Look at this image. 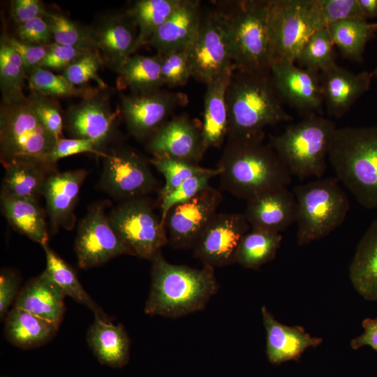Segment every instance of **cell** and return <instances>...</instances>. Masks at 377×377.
Wrapping results in <instances>:
<instances>
[{"label":"cell","instance_id":"1","mask_svg":"<svg viewBox=\"0 0 377 377\" xmlns=\"http://www.w3.org/2000/svg\"><path fill=\"white\" fill-rule=\"evenodd\" d=\"M264 138L265 134L228 138L217 166L223 190L248 200L290 184L292 175Z\"/></svg>","mask_w":377,"mask_h":377},{"label":"cell","instance_id":"2","mask_svg":"<svg viewBox=\"0 0 377 377\" xmlns=\"http://www.w3.org/2000/svg\"><path fill=\"white\" fill-rule=\"evenodd\" d=\"M151 287L144 311L177 318L203 310L218 292L214 268L195 269L168 262L161 251L151 260Z\"/></svg>","mask_w":377,"mask_h":377},{"label":"cell","instance_id":"3","mask_svg":"<svg viewBox=\"0 0 377 377\" xmlns=\"http://www.w3.org/2000/svg\"><path fill=\"white\" fill-rule=\"evenodd\" d=\"M270 71L235 69L226 94L228 138L264 135V129L292 117L283 108Z\"/></svg>","mask_w":377,"mask_h":377},{"label":"cell","instance_id":"4","mask_svg":"<svg viewBox=\"0 0 377 377\" xmlns=\"http://www.w3.org/2000/svg\"><path fill=\"white\" fill-rule=\"evenodd\" d=\"M328 158L336 177L356 200L377 209V126L337 127Z\"/></svg>","mask_w":377,"mask_h":377},{"label":"cell","instance_id":"5","mask_svg":"<svg viewBox=\"0 0 377 377\" xmlns=\"http://www.w3.org/2000/svg\"><path fill=\"white\" fill-rule=\"evenodd\" d=\"M272 0L216 3L228 30L235 69L270 71L269 17Z\"/></svg>","mask_w":377,"mask_h":377},{"label":"cell","instance_id":"6","mask_svg":"<svg viewBox=\"0 0 377 377\" xmlns=\"http://www.w3.org/2000/svg\"><path fill=\"white\" fill-rule=\"evenodd\" d=\"M337 128L333 121L323 115L309 114L288 125L281 133L271 136L269 144L292 177L300 180L321 178Z\"/></svg>","mask_w":377,"mask_h":377},{"label":"cell","instance_id":"7","mask_svg":"<svg viewBox=\"0 0 377 377\" xmlns=\"http://www.w3.org/2000/svg\"><path fill=\"white\" fill-rule=\"evenodd\" d=\"M297 243L309 244L329 235L343 222L350 209L337 177L320 178L295 186Z\"/></svg>","mask_w":377,"mask_h":377},{"label":"cell","instance_id":"8","mask_svg":"<svg viewBox=\"0 0 377 377\" xmlns=\"http://www.w3.org/2000/svg\"><path fill=\"white\" fill-rule=\"evenodd\" d=\"M57 141L38 117L28 96L2 101L0 150L3 165L16 161L49 164L47 158Z\"/></svg>","mask_w":377,"mask_h":377},{"label":"cell","instance_id":"9","mask_svg":"<svg viewBox=\"0 0 377 377\" xmlns=\"http://www.w3.org/2000/svg\"><path fill=\"white\" fill-rule=\"evenodd\" d=\"M323 27L316 0H272L270 66L295 63L308 38Z\"/></svg>","mask_w":377,"mask_h":377},{"label":"cell","instance_id":"10","mask_svg":"<svg viewBox=\"0 0 377 377\" xmlns=\"http://www.w3.org/2000/svg\"><path fill=\"white\" fill-rule=\"evenodd\" d=\"M108 218L133 256L151 260L168 244L165 227L145 196L123 201Z\"/></svg>","mask_w":377,"mask_h":377},{"label":"cell","instance_id":"11","mask_svg":"<svg viewBox=\"0 0 377 377\" xmlns=\"http://www.w3.org/2000/svg\"><path fill=\"white\" fill-rule=\"evenodd\" d=\"M192 77L205 84L235 70L228 30L215 8L202 11L197 36L188 48Z\"/></svg>","mask_w":377,"mask_h":377},{"label":"cell","instance_id":"12","mask_svg":"<svg viewBox=\"0 0 377 377\" xmlns=\"http://www.w3.org/2000/svg\"><path fill=\"white\" fill-rule=\"evenodd\" d=\"M75 251L82 269L101 265L121 255L133 256L112 228L103 203L91 205L80 222Z\"/></svg>","mask_w":377,"mask_h":377},{"label":"cell","instance_id":"13","mask_svg":"<svg viewBox=\"0 0 377 377\" xmlns=\"http://www.w3.org/2000/svg\"><path fill=\"white\" fill-rule=\"evenodd\" d=\"M157 184L147 161L133 151L120 149L104 156L100 186L111 196L123 201L144 197Z\"/></svg>","mask_w":377,"mask_h":377},{"label":"cell","instance_id":"14","mask_svg":"<svg viewBox=\"0 0 377 377\" xmlns=\"http://www.w3.org/2000/svg\"><path fill=\"white\" fill-rule=\"evenodd\" d=\"M223 200L210 185L192 199L172 208L165 219L168 243L175 249H193Z\"/></svg>","mask_w":377,"mask_h":377},{"label":"cell","instance_id":"15","mask_svg":"<svg viewBox=\"0 0 377 377\" xmlns=\"http://www.w3.org/2000/svg\"><path fill=\"white\" fill-rule=\"evenodd\" d=\"M250 229L244 213H216L193 248V256L214 268L236 263L239 244Z\"/></svg>","mask_w":377,"mask_h":377},{"label":"cell","instance_id":"16","mask_svg":"<svg viewBox=\"0 0 377 377\" xmlns=\"http://www.w3.org/2000/svg\"><path fill=\"white\" fill-rule=\"evenodd\" d=\"M120 113L130 133L138 139L151 137L177 107L188 102L179 92L158 89L145 94H122Z\"/></svg>","mask_w":377,"mask_h":377},{"label":"cell","instance_id":"17","mask_svg":"<svg viewBox=\"0 0 377 377\" xmlns=\"http://www.w3.org/2000/svg\"><path fill=\"white\" fill-rule=\"evenodd\" d=\"M295 63H274L270 73L276 91L304 116L322 115L324 102L319 73L296 66Z\"/></svg>","mask_w":377,"mask_h":377},{"label":"cell","instance_id":"18","mask_svg":"<svg viewBox=\"0 0 377 377\" xmlns=\"http://www.w3.org/2000/svg\"><path fill=\"white\" fill-rule=\"evenodd\" d=\"M147 149L153 155H164L195 165H198L206 151L201 126L186 114L163 124L150 137Z\"/></svg>","mask_w":377,"mask_h":377},{"label":"cell","instance_id":"19","mask_svg":"<svg viewBox=\"0 0 377 377\" xmlns=\"http://www.w3.org/2000/svg\"><path fill=\"white\" fill-rule=\"evenodd\" d=\"M118 114L119 111L112 110L108 97L99 91L68 108L66 126L74 138L91 140L100 147L113 133Z\"/></svg>","mask_w":377,"mask_h":377},{"label":"cell","instance_id":"20","mask_svg":"<svg viewBox=\"0 0 377 377\" xmlns=\"http://www.w3.org/2000/svg\"><path fill=\"white\" fill-rule=\"evenodd\" d=\"M92 29L103 61L115 71L140 47L138 28L128 12L108 15Z\"/></svg>","mask_w":377,"mask_h":377},{"label":"cell","instance_id":"21","mask_svg":"<svg viewBox=\"0 0 377 377\" xmlns=\"http://www.w3.org/2000/svg\"><path fill=\"white\" fill-rule=\"evenodd\" d=\"M86 176V170L82 169L54 172L47 176L42 195L52 232H56L59 228L71 230L74 227V209Z\"/></svg>","mask_w":377,"mask_h":377},{"label":"cell","instance_id":"22","mask_svg":"<svg viewBox=\"0 0 377 377\" xmlns=\"http://www.w3.org/2000/svg\"><path fill=\"white\" fill-rule=\"evenodd\" d=\"M319 78L328 114L340 118L369 89L372 76L371 72L355 73L334 63L321 71Z\"/></svg>","mask_w":377,"mask_h":377},{"label":"cell","instance_id":"23","mask_svg":"<svg viewBox=\"0 0 377 377\" xmlns=\"http://www.w3.org/2000/svg\"><path fill=\"white\" fill-rule=\"evenodd\" d=\"M297 202L286 186L264 191L247 200L244 213L251 228L280 233L295 223Z\"/></svg>","mask_w":377,"mask_h":377},{"label":"cell","instance_id":"24","mask_svg":"<svg viewBox=\"0 0 377 377\" xmlns=\"http://www.w3.org/2000/svg\"><path fill=\"white\" fill-rule=\"evenodd\" d=\"M202 15L200 1L182 0L147 44L161 54L188 48L197 36Z\"/></svg>","mask_w":377,"mask_h":377},{"label":"cell","instance_id":"25","mask_svg":"<svg viewBox=\"0 0 377 377\" xmlns=\"http://www.w3.org/2000/svg\"><path fill=\"white\" fill-rule=\"evenodd\" d=\"M261 314L266 331V355L272 364L298 361L305 350L323 342L322 338L311 336L302 326L291 327L279 322L265 306H262Z\"/></svg>","mask_w":377,"mask_h":377},{"label":"cell","instance_id":"26","mask_svg":"<svg viewBox=\"0 0 377 377\" xmlns=\"http://www.w3.org/2000/svg\"><path fill=\"white\" fill-rule=\"evenodd\" d=\"M65 295L43 272L20 290L13 306L27 311L59 327L65 313Z\"/></svg>","mask_w":377,"mask_h":377},{"label":"cell","instance_id":"27","mask_svg":"<svg viewBox=\"0 0 377 377\" xmlns=\"http://www.w3.org/2000/svg\"><path fill=\"white\" fill-rule=\"evenodd\" d=\"M87 342L102 364L121 368L129 360L131 341L121 324L95 316L87 332Z\"/></svg>","mask_w":377,"mask_h":377},{"label":"cell","instance_id":"28","mask_svg":"<svg viewBox=\"0 0 377 377\" xmlns=\"http://www.w3.org/2000/svg\"><path fill=\"white\" fill-rule=\"evenodd\" d=\"M233 71H227L207 84L201 126L206 150L219 147L228 136V114L226 94Z\"/></svg>","mask_w":377,"mask_h":377},{"label":"cell","instance_id":"29","mask_svg":"<svg viewBox=\"0 0 377 377\" xmlns=\"http://www.w3.org/2000/svg\"><path fill=\"white\" fill-rule=\"evenodd\" d=\"M349 277L363 298L377 301V217L357 246L349 266Z\"/></svg>","mask_w":377,"mask_h":377},{"label":"cell","instance_id":"30","mask_svg":"<svg viewBox=\"0 0 377 377\" xmlns=\"http://www.w3.org/2000/svg\"><path fill=\"white\" fill-rule=\"evenodd\" d=\"M4 320L6 338L13 346L22 349L47 343L59 330L54 323L16 306L8 312Z\"/></svg>","mask_w":377,"mask_h":377},{"label":"cell","instance_id":"31","mask_svg":"<svg viewBox=\"0 0 377 377\" xmlns=\"http://www.w3.org/2000/svg\"><path fill=\"white\" fill-rule=\"evenodd\" d=\"M52 166L33 161H16L5 165L1 196L37 200L49 175L47 170Z\"/></svg>","mask_w":377,"mask_h":377},{"label":"cell","instance_id":"32","mask_svg":"<svg viewBox=\"0 0 377 377\" xmlns=\"http://www.w3.org/2000/svg\"><path fill=\"white\" fill-rule=\"evenodd\" d=\"M1 205L3 214L17 232L41 246L47 244L45 214L37 200L3 195Z\"/></svg>","mask_w":377,"mask_h":377},{"label":"cell","instance_id":"33","mask_svg":"<svg viewBox=\"0 0 377 377\" xmlns=\"http://www.w3.org/2000/svg\"><path fill=\"white\" fill-rule=\"evenodd\" d=\"M117 87L129 89L133 94L151 92L164 85L161 75V57L133 54L117 70Z\"/></svg>","mask_w":377,"mask_h":377},{"label":"cell","instance_id":"34","mask_svg":"<svg viewBox=\"0 0 377 377\" xmlns=\"http://www.w3.org/2000/svg\"><path fill=\"white\" fill-rule=\"evenodd\" d=\"M327 28L334 45L345 58L362 62L366 45L377 31V22L349 19L330 24Z\"/></svg>","mask_w":377,"mask_h":377},{"label":"cell","instance_id":"35","mask_svg":"<svg viewBox=\"0 0 377 377\" xmlns=\"http://www.w3.org/2000/svg\"><path fill=\"white\" fill-rule=\"evenodd\" d=\"M42 247L46 258V268L44 272L63 294L89 308L94 316L110 320L85 291L73 268L61 258L48 244L43 245Z\"/></svg>","mask_w":377,"mask_h":377},{"label":"cell","instance_id":"36","mask_svg":"<svg viewBox=\"0 0 377 377\" xmlns=\"http://www.w3.org/2000/svg\"><path fill=\"white\" fill-rule=\"evenodd\" d=\"M281 241V233L251 228L239 244L236 263L248 269H259L275 258Z\"/></svg>","mask_w":377,"mask_h":377},{"label":"cell","instance_id":"37","mask_svg":"<svg viewBox=\"0 0 377 377\" xmlns=\"http://www.w3.org/2000/svg\"><path fill=\"white\" fill-rule=\"evenodd\" d=\"M182 0H138L127 11L138 30L140 47L146 45Z\"/></svg>","mask_w":377,"mask_h":377},{"label":"cell","instance_id":"38","mask_svg":"<svg viewBox=\"0 0 377 377\" xmlns=\"http://www.w3.org/2000/svg\"><path fill=\"white\" fill-rule=\"evenodd\" d=\"M8 37L3 35L0 40V88L3 101L24 96L23 87L27 77L23 61Z\"/></svg>","mask_w":377,"mask_h":377},{"label":"cell","instance_id":"39","mask_svg":"<svg viewBox=\"0 0 377 377\" xmlns=\"http://www.w3.org/2000/svg\"><path fill=\"white\" fill-rule=\"evenodd\" d=\"M31 90L46 96L81 97L83 98L98 93L100 88L79 87L68 81L63 75H57L51 71L38 67L28 76Z\"/></svg>","mask_w":377,"mask_h":377},{"label":"cell","instance_id":"40","mask_svg":"<svg viewBox=\"0 0 377 377\" xmlns=\"http://www.w3.org/2000/svg\"><path fill=\"white\" fill-rule=\"evenodd\" d=\"M334 46L327 27L320 28L308 38L296 61L303 68L319 73L336 63Z\"/></svg>","mask_w":377,"mask_h":377},{"label":"cell","instance_id":"41","mask_svg":"<svg viewBox=\"0 0 377 377\" xmlns=\"http://www.w3.org/2000/svg\"><path fill=\"white\" fill-rule=\"evenodd\" d=\"M44 17L50 27L54 43L98 51L92 28L79 24L60 13L47 11Z\"/></svg>","mask_w":377,"mask_h":377},{"label":"cell","instance_id":"42","mask_svg":"<svg viewBox=\"0 0 377 377\" xmlns=\"http://www.w3.org/2000/svg\"><path fill=\"white\" fill-rule=\"evenodd\" d=\"M150 163L162 173L165 182L160 191L161 200L177 188L186 179L196 175L209 172L207 168L164 155H154Z\"/></svg>","mask_w":377,"mask_h":377},{"label":"cell","instance_id":"43","mask_svg":"<svg viewBox=\"0 0 377 377\" xmlns=\"http://www.w3.org/2000/svg\"><path fill=\"white\" fill-rule=\"evenodd\" d=\"M219 174L220 170L216 168H212L209 172L191 177L162 198L160 214L162 224L165 226L166 217L172 208L194 198L209 186L210 180Z\"/></svg>","mask_w":377,"mask_h":377},{"label":"cell","instance_id":"44","mask_svg":"<svg viewBox=\"0 0 377 377\" xmlns=\"http://www.w3.org/2000/svg\"><path fill=\"white\" fill-rule=\"evenodd\" d=\"M189 48V47H188ZM188 48L158 54L164 85L177 87L185 84L192 77Z\"/></svg>","mask_w":377,"mask_h":377},{"label":"cell","instance_id":"45","mask_svg":"<svg viewBox=\"0 0 377 377\" xmlns=\"http://www.w3.org/2000/svg\"><path fill=\"white\" fill-rule=\"evenodd\" d=\"M103 63L99 51H91L68 66L64 71L63 75L75 86L83 85L94 80L99 88L103 89L107 85L98 75Z\"/></svg>","mask_w":377,"mask_h":377},{"label":"cell","instance_id":"46","mask_svg":"<svg viewBox=\"0 0 377 377\" xmlns=\"http://www.w3.org/2000/svg\"><path fill=\"white\" fill-rule=\"evenodd\" d=\"M34 110L44 126L58 140L63 138V121L59 104L54 98L31 90L28 96Z\"/></svg>","mask_w":377,"mask_h":377},{"label":"cell","instance_id":"47","mask_svg":"<svg viewBox=\"0 0 377 377\" xmlns=\"http://www.w3.org/2000/svg\"><path fill=\"white\" fill-rule=\"evenodd\" d=\"M317 6L324 27L344 20H367L357 0H317Z\"/></svg>","mask_w":377,"mask_h":377},{"label":"cell","instance_id":"48","mask_svg":"<svg viewBox=\"0 0 377 377\" xmlns=\"http://www.w3.org/2000/svg\"><path fill=\"white\" fill-rule=\"evenodd\" d=\"M91 50L53 42L49 45L48 52L40 65V68L64 71L74 61L91 52Z\"/></svg>","mask_w":377,"mask_h":377},{"label":"cell","instance_id":"49","mask_svg":"<svg viewBox=\"0 0 377 377\" xmlns=\"http://www.w3.org/2000/svg\"><path fill=\"white\" fill-rule=\"evenodd\" d=\"M98 145L91 140L82 138H60L47 158L49 164L54 165L58 160L81 153H92L104 157L106 154L98 150Z\"/></svg>","mask_w":377,"mask_h":377},{"label":"cell","instance_id":"50","mask_svg":"<svg viewBox=\"0 0 377 377\" xmlns=\"http://www.w3.org/2000/svg\"><path fill=\"white\" fill-rule=\"evenodd\" d=\"M17 39L29 43L50 45L53 43L50 27L44 17L17 24Z\"/></svg>","mask_w":377,"mask_h":377},{"label":"cell","instance_id":"51","mask_svg":"<svg viewBox=\"0 0 377 377\" xmlns=\"http://www.w3.org/2000/svg\"><path fill=\"white\" fill-rule=\"evenodd\" d=\"M9 41L21 57L29 76L36 68L40 66L49 50V45L25 43L16 38L8 37Z\"/></svg>","mask_w":377,"mask_h":377},{"label":"cell","instance_id":"52","mask_svg":"<svg viewBox=\"0 0 377 377\" xmlns=\"http://www.w3.org/2000/svg\"><path fill=\"white\" fill-rule=\"evenodd\" d=\"M20 279L10 269H3L0 274V318L4 320L9 307L15 301L19 290Z\"/></svg>","mask_w":377,"mask_h":377},{"label":"cell","instance_id":"53","mask_svg":"<svg viewBox=\"0 0 377 377\" xmlns=\"http://www.w3.org/2000/svg\"><path fill=\"white\" fill-rule=\"evenodd\" d=\"M46 13L44 3L39 0H13L10 2V15L17 24L44 17Z\"/></svg>","mask_w":377,"mask_h":377},{"label":"cell","instance_id":"54","mask_svg":"<svg viewBox=\"0 0 377 377\" xmlns=\"http://www.w3.org/2000/svg\"><path fill=\"white\" fill-rule=\"evenodd\" d=\"M362 325L364 332L350 341V347L357 350L368 346L377 352V318H365Z\"/></svg>","mask_w":377,"mask_h":377},{"label":"cell","instance_id":"55","mask_svg":"<svg viewBox=\"0 0 377 377\" xmlns=\"http://www.w3.org/2000/svg\"><path fill=\"white\" fill-rule=\"evenodd\" d=\"M357 2L367 20L377 16V0H357Z\"/></svg>","mask_w":377,"mask_h":377},{"label":"cell","instance_id":"56","mask_svg":"<svg viewBox=\"0 0 377 377\" xmlns=\"http://www.w3.org/2000/svg\"><path fill=\"white\" fill-rule=\"evenodd\" d=\"M371 75L372 77L377 76V64L376 67L374 68V70L371 72Z\"/></svg>","mask_w":377,"mask_h":377},{"label":"cell","instance_id":"57","mask_svg":"<svg viewBox=\"0 0 377 377\" xmlns=\"http://www.w3.org/2000/svg\"><path fill=\"white\" fill-rule=\"evenodd\" d=\"M1 377H10V376H1Z\"/></svg>","mask_w":377,"mask_h":377}]
</instances>
